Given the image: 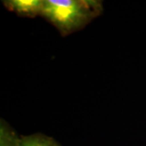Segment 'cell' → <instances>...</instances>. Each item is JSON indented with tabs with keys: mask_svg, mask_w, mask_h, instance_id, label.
<instances>
[{
	"mask_svg": "<svg viewBox=\"0 0 146 146\" xmlns=\"http://www.w3.org/2000/svg\"><path fill=\"white\" fill-rule=\"evenodd\" d=\"M102 10L97 0H43L41 16L66 36L84 29Z\"/></svg>",
	"mask_w": 146,
	"mask_h": 146,
	"instance_id": "1",
	"label": "cell"
},
{
	"mask_svg": "<svg viewBox=\"0 0 146 146\" xmlns=\"http://www.w3.org/2000/svg\"><path fill=\"white\" fill-rule=\"evenodd\" d=\"M3 4L17 16L27 18L41 16L43 0H4Z\"/></svg>",
	"mask_w": 146,
	"mask_h": 146,
	"instance_id": "2",
	"label": "cell"
},
{
	"mask_svg": "<svg viewBox=\"0 0 146 146\" xmlns=\"http://www.w3.org/2000/svg\"><path fill=\"white\" fill-rule=\"evenodd\" d=\"M17 146H61L52 137L41 133H35L29 136H21Z\"/></svg>",
	"mask_w": 146,
	"mask_h": 146,
	"instance_id": "3",
	"label": "cell"
},
{
	"mask_svg": "<svg viewBox=\"0 0 146 146\" xmlns=\"http://www.w3.org/2000/svg\"><path fill=\"white\" fill-rule=\"evenodd\" d=\"M20 136L4 121H1L0 146H17Z\"/></svg>",
	"mask_w": 146,
	"mask_h": 146,
	"instance_id": "4",
	"label": "cell"
}]
</instances>
